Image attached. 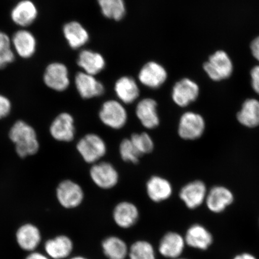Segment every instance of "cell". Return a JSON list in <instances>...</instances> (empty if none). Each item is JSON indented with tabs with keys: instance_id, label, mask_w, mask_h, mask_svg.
Masks as SVG:
<instances>
[{
	"instance_id": "cell-1",
	"label": "cell",
	"mask_w": 259,
	"mask_h": 259,
	"mask_svg": "<svg viewBox=\"0 0 259 259\" xmlns=\"http://www.w3.org/2000/svg\"><path fill=\"white\" fill-rule=\"evenodd\" d=\"M9 138L15 145L16 153L21 158L34 155L39 150L36 132L23 121L19 120L13 125L10 130Z\"/></svg>"
},
{
	"instance_id": "cell-2",
	"label": "cell",
	"mask_w": 259,
	"mask_h": 259,
	"mask_svg": "<svg viewBox=\"0 0 259 259\" xmlns=\"http://www.w3.org/2000/svg\"><path fill=\"white\" fill-rule=\"evenodd\" d=\"M76 148L83 160L90 164L96 163L107 152L105 141L98 135L94 134H87L80 139Z\"/></svg>"
},
{
	"instance_id": "cell-3",
	"label": "cell",
	"mask_w": 259,
	"mask_h": 259,
	"mask_svg": "<svg viewBox=\"0 0 259 259\" xmlns=\"http://www.w3.org/2000/svg\"><path fill=\"white\" fill-rule=\"evenodd\" d=\"M99 116L103 124L115 130L124 127L128 119L127 110L123 103L115 100H107L103 103Z\"/></svg>"
},
{
	"instance_id": "cell-4",
	"label": "cell",
	"mask_w": 259,
	"mask_h": 259,
	"mask_svg": "<svg viewBox=\"0 0 259 259\" xmlns=\"http://www.w3.org/2000/svg\"><path fill=\"white\" fill-rule=\"evenodd\" d=\"M205 126V119L202 115L194 112H186L180 119L178 135L184 140H196L202 137Z\"/></svg>"
},
{
	"instance_id": "cell-5",
	"label": "cell",
	"mask_w": 259,
	"mask_h": 259,
	"mask_svg": "<svg viewBox=\"0 0 259 259\" xmlns=\"http://www.w3.org/2000/svg\"><path fill=\"white\" fill-rule=\"evenodd\" d=\"M203 69L208 76L214 81L229 78L233 72V64L225 52L219 51L210 56L203 65Z\"/></svg>"
},
{
	"instance_id": "cell-6",
	"label": "cell",
	"mask_w": 259,
	"mask_h": 259,
	"mask_svg": "<svg viewBox=\"0 0 259 259\" xmlns=\"http://www.w3.org/2000/svg\"><path fill=\"white\" fill-rule=\"evenodd\" d=\"M44 82L49 89L62 92L70 85L69 70L66 65L59 62L52 63L45 69Z\"/></svg>"
},
{
	"instance_id": "cell-7",
	"label": "cell",
	"mask_w": 259,
	"mask_h": 259,
	"mask_svg": "<svg viewBox=\"0 0 259 259\" xmlns=\"http://www.w3.org/2000/svg\"><path fill=\"white\" fill-rule=\"evenodd\" d=\"M57 198L60 205L66 209H73L79 206L84 198L83 191L78 184L66 180L58 186Z\"/></svg>"
},
{
	"instance_id": "cell-8",
	"label": "cell",
	"mask_w": 259,
	"mask_h": 259,
	"mask_svg": "<svg viewBox=\"0 0 259 259\" xmlns=\"http://www.w3.org/2000/svg\"><path fill=\"white\" fill-rule=\"evenodd\" d=\"M94 183L103 189H110L117 184L119 175L115 167L108 162L93 164L90 171Z\"/></svg>"
},
{
	"instance_id": "cell-9",
	"label": "cell",
	"mask_w": 259,
	"mask_h": 259,
	"mask_svg": "<svg viewBox=\"0 0 259 259\" xmlns=\"http://www.w3.org/2000/svg\"><path fill=\"white\" fill-rule=\"evenodd\" d=\"M199 93V85L194 81L184 78L175 84L171 92V99L177 106L185 108L196 101Z\"/></svg>"
},
{
	"instance_id": "cell-10",
	"label": "cell",
	"mask_w": 259,
	"mask_h": 259,
	"mask_svg": "<svg viewBox=\"0 0 259 259\" xmlns=\"http://www.w3.org/2000/svg\"><path fill=\"white\" fill-rule=\"evenodd\" d=\"M11 41L15 54L24 59H29L36 52V38L33 33L26 28H21L14 32Z\"/></svg>"
},
{
	"instance_id": "cell-11",
	"label": "cell",
	"mask_w": 259,
	"mask_h": 259,
	"mask_svg": "<svg viewBox=\"0 0 259 259\" xmlns=\"http://www.w3.org/2000/svg\"><path fill=\"white\" fill-rule=\"evenodd\" d=\"M208 193L205 184L196 180L186 184L180 190V197L188 208L194 209L205 202Z\"/></svg>"
},
{
	"instance_id": "cell-12",
	"label": "cell",
	"mask_w": 259,
	"mask_h": 259,
	"mask_svg": "<svg viewBox=\"0 0 259 259\" xmlns=\"http://www.w3.org/2000/svg\"><path fill=\"white\" fill-rule=\"evenodd\" d=\"M38 9L31 0H21L16 3L11 12V18L14 23L21 28L30 27L38 17Z\"/></svg>"
},
{
	"instance_id": "cell-13",
	"label": "cell",
	"mask_w": 259,
	"mask_h": 259,
	"mask_svg": "<svg viewBox=\"0 0 259 259\" xmlns=\"http://www.w3.org/2000/svg\"><path fill=\"white\" fill-rule=\"evenodd\" d=\"M50 132L52 137L56 141L64 142L72 141L75 136L73 116L67 112L60 113L52 122Z\"/></svg>"
},
{
	"instance_id": "cell-14",
	"label": "cell",
	"mask_w": 259,
	"mask_h": 259,
	"mask_svg": "<svg viewBox=\"0 0 259 259\" xmlns=\"http://www.w3.org/2000/svg\"><path fill=\"white\" fill-rule=\"evenodd\" d=\"M77 92L82 98L90 99L100 97L105 92L104 85L95 76L85 72H79L74 78Z\"/></svg>"
},
{
	"instance_id": "cell-15",
	"label": "cell",
	"mask_w": 259,
	"mask_h": 259,
	"mask_svg": "<svg viewBox=\"0 0 259 259\" xmlns=\"http://www.w3.org/2000/svg\"><path fill=\"white\" fill-rule=\"evenodd\" d=\"M234 201V194L228 188L215 186L207 193L205 203L210 212L219 213L226 210Z\"/></svg>"
},
{
	"instance_id": "cell-16",
	"label": "cell",
	"mask_w": 259,
	"mask_h": 259,
	"mask_svg": "<svg viewBox=\"0 0 259 259\" xmlns=\"http://www.w3.org/2000/svg\"><path fill=\"white\" fill-rule=\"evenodd\" d=\"M138 77L142 85L149 89H157L166 82L167 73L160 64L149 62L142 68Z\"/></svg>"
},
{
	"instance_id": "cell-17",
	"label": "cell",
	"mask_w": 259,
	"mask_h": 259,
	"mask_svg": "<svg viewBox=\"0 0 259 259\" xmlns=\"http://www.w3.org/2000/svg\"><path fill=\"white\" fill-rule=\"evenodd\" d=\"M136 115L146 128L154 129L160 124L157 103L153 99L145 98L140 100L136 108Z\"/></svg>"
},
{
	"instance_id": "cell-18",
	"label": "cell",
	"mask_w": 259,
	"mask_h": 259,
	"mask_svg": "<svg viewBox=\"0 0 259 259\" xmlns=\"http://www.w3.org/2000/svg\"><path fill=\"white\" fill-rule=\"evenodd\" d=\"M16 241L22 250L32 252L36 250L41 241V234L36 226L26 223L16 232Z\"/></svg>"
},
{
	"instance_id": "cell-19",
	"label": "cell",
	"mask_w": 259,
	"mask_h": 259,
	"mask_svg": "<svg viewBox=\"0 0 259 259\" xmlns=\"http://www.w3.org/2000/svg\"><path fill=\"white\" fill-rule=\"evenodd\" d=\"M184 239L189 247L200 250H206L212 244L213 241L211 233L205 227L199 224L190 227Z\"/></svg>"
},
{
	"instance_id": "cell-20",
	"label": "cell",
	"mask_w": 259,
	"mask_h": 259,
	"mask_svg": "<svg viewBox=\"0 0 259 259\" xmlns=\"http://www.w3.org/2000/svg\"><path fill=\"white\" fill-rule=\"evenodd\" d=\"M45 250L48 256L53 259H64L69 257L73 249V244L69 237L59 235L48 239L45 243Z\"/></svg>"
},
{
	"instance_id": "cell-21",
	"label": "cell",
	"mask_w": 259,
	"mask_h": 259,
	"mask_svg": "<svg viewBox=\"0 0 259 259\" xmlns=\"http://www.w3.org/2000/svg\"><path fill=\"white\" fill-rule=\"evenodd\" d=\"M184 238L176 232H170L164 235L161 239L159 251L164 257L170 259L180 257L185 248Z\"/></svg>"
},
{
	"instance_id": "cell-22",
	"label": "cell",
	"mask_w": 259,
	"mask_h": 259,
	"mask_svg": "<svg viewBox=\"0 0 259 259\" xmlns=\"http://www.w3.org/2000/svg\"><path fill=\"white\" fill-rule=\"evenodd\" d=\"M139 210L134 203L122 202L115 206L113 212V220L116 225L123 229L134 226L139 219Z\"/></svg>"
},
{
	"instance_id": "cell-23",
	"label": "cell",
	"mask_w": 259,
	"mask_h": 259,
	"mask_svg": "<svg viewBox=\"0 0 259 259\" xmlns=\"http://www.w3.org/2000/svg\"><path fill=\"white\" fill-rule=\"evenodd\" d=\"M115 93L119 102L124 104H131L138 99L140 90L137 82L132 77H120L115 84Z\"/></svg>"
},
{
	"instance_id": "cell-24",
	"label": "cell",
	"mask_w": 259,
	"mask_h": 259,
	"mask_svg": "<svg viewBox=\"0 0 259 259\" xmlns=\"http://www.w3.org/2000/svg\"><path fill=\"white\" fill-rule=\"evenodd\" d=\"M146 189L148 197L155 202L169 199L173 191L169 181L159 176L152 177L148 181Z\"/></svg>"
},
{
	"instance_id": "cell-25",
	"label": "cell",
	"mask_w": 259,
	"mask_h": 259,
	"mask_svg": "<svg viewBox=\"0 0 259 259\" xmlns=\"http://www.w3.org/2000/svg\"><path fill=\"white\" fill-rule=\"evenodd\" d=\"M63 32L68 44L74 50L83 47L89 39L88 32L76 21L67 22L63 26Z\"/></svg>"
},
{
	"instance_id": "cell-26",
	"label": "cell",
	"mask_w": 259,
	"mask_h": 259,
	"mask_svg": "<svg viewBox=\"0 0 259 259\" xmlns=\"http://www.w3.org/2000/svg\"><path fill=\"white\" fill-rule=\"evenodd\" d=\"M77 63L83 72L95 76L105 69V61L99 53L90 50L81 51Z\"/></svg>"
},
{
	"instance_id": "cell-27",
	"label": "cell",
	"mask_w": 259,
	"mask_h": 259,
	"mask_svg": "<svg viewBox=\"0 0 259 259\" xmlns=\"http://www.w3.org/2000/svg\"><path fill=\"white\" fill-rule=\"evenodd\" d=\"M236 116L239 122L245 127H257L259 125L258 100L255 99L246 100Z\"/></svg>"
},
{
	"instance_id": "cell-28",
	"label": "cell",
	"mask_w": 259,
	"mask_h": 259,
	"mask_svg": "<svg viewBox=\"0 0 259 259\" xmlns=\"http://www.w3.org/2000/svg\"><path fill=\"white\" fill-rule=\"evenodd\" d=\"M103 252L108 259H125L128 247L122 239L116 236H109L102 242Z\"/></svg>"
},
{
	"instance_id": "cell-29",
	"label": "cell",
	"mask_w": 259,
	"mask_h": 259,
	"mask_svg": "<svg viewBox=\"0 0 259 259\" xmlns=\"http://www.w3.org/2000/svg\"><path fill=\"white\" fill-rule=\"evenodd\" d=\"M102 14L106 18L121 20L124 17L125 8L124 0H97Z\"/></svg>"
},
{
	"instance_id": "cell-30",
	"label": "cell",
	"mask_w": 259,
	"mask_h": 259,
	"mask_svg": "<svg viewBox=\"0 0 259 259\" xmlns=\"http://www.w3.org/2000/svg\"><path fill=\"white\" fill-rule=\"evenodd\" d=\"M11 38L5 32L0 31V69H5L15 60Z\"/></svg>"
},
{
	"instance_id": "cell-31",
	"label": "cell",
	"mask_w": 259,
	"mask_h": 259,
	"mask_svg": "<svg viewBox=\"0 0 259 259\" xmlns=\"http://www.w3.org/2000/svg\"><path fill=\"white\" fill-rule=\"evenodd\" d=\"M129 256L131 259H156L153 245L145 241H138L132 244Z\"/></svg>"
},
{
	"instance_id": "cell-32",
	"label": "cell",
	"mask_w": 259,
	"mask_h": 259,
	"mask_svg": "<svg viewBox=\"0 0 259 259\" xmlns=\"http://www.w3.org/2000/svg\"><path fill=\"white\" fill-rule=\"evenodd\" d=\"M119 154L123 160L137 164L142 156L131 139H124L119 145Z\"/></svg>"
},
{
	"instance_id": "cell-33",
	"label": "cell",
	"mask_w": 259,
	"mask_h": 259,
	"mask_svg": "<svg viewBox=\"0 0 259 259\" xmlns=\"http://www.w3.org/2000/svg\"><path fill=\"white\" fill-rule=\"evenodd\" d=\"M131 140L142 155L150 154L154 150V141L147 133L133 134Z\"/></svg>"
},
{
	"instance_id": "cell-34",
	"label": "cell",
	"mask_w": 259,
	"mask_h": 259,
	"mask_svg": "<svg viewBox=\"0 0 259 259\" xmlns=\"http://www.w3.org/2000/svg\"><path fill=\"white\" fill-rule=\"evenodd\" d=\"M12 109V104L10 100L5 96L0 95V119L9 115Z\"/></svg>"
},
{
	"instance_id": "cell-35",
	"label": "cell",
	"mask_w": 259,
	"mask_h": 259,
	"mask_svg": "<svg viewBox=\"0 0 259 259\" xmlns=\"http://www.w3.org/2000/svg\"><path fill=\"white\" fill-rule=\"evenodd\" d=\"M251 78L252 88L259 95V66L252 68L251 71Z\"/></svg>"
},
{
	"instance_id": "cell-36",
	"label": "cell",
	"mask_w": 259,
	"mask_h": 259,
	"mask_svg": "<svg viewBox=\"0 0 259 259\" xmlns=\"http://www.w3.org/2000/svg\"><path fill=\"white\" fill-rule=\"evenodd\" d=\"M252 55L259 61V37L255 38L251 44Z\"/></svg>"
},
{
	"instance_id": "cell-37",
	"label": "cell",
	"mask_w": 259,
	"mask_h": 259,
	"mask_svg": "<svg viewBox=\"0 0 259 259\" xmlns=\"http://www.w3.org/2000/svg\"><path fill=\"white\" fill-rule=\"evenodd\" d=\"M25 259H51V258L41 252L34 251L30 252V253Z\"/></svg>"
},
{
	"instance_id": "cell-38",
	"label": "cell",
	"mask_w": 259,
	"mask_h": 259,
	"mask_svg": "<svg viewBox=\"0 0 259 259\" xmlns=\"http://www.w3.org/2000/svg\"><path fill=\"white\" fill-rule=\"evenodd\" d=\"M233 259H257L252 254L248 252H244V253L236 255Z\"/></svg>"
},
{
	"instance_id": "cell-39",
	"label": "cell",
	"mask_w": 259,
	"mask_h": 259,
	"mask_svg": "<svg viewBox=\"0 0 259 259\" xmlns=\"http://www.w3.org/2000/svg\"><path fill=\"white\" fill-rule=\"evenodd\" d=\"M70 259H88V258H85V257H83L82 256H76V257H73L72 258H71Z\"/></svg>"
},
{
	"instance_id": "cell-40",
	"label": "cell",
	"mask_w": 259,
	"mask_h": 259,
	"mask_svg": "<svg viewBox=\"0 0 259 259\" xmlns=\"http://www.w3.org/2000/svg\"><path fill=\"white\" fill-rule=\"evenodd\" d=\"M173 259H187V258H179V257H178V258H173Z\"/></svg>"
}]
</instances>
